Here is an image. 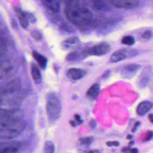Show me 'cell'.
<instances>
[{
  "instance_id": "12",
  "label": "cell",
  "mask_w": 153,
  "mask_h": 153,
  "mask_svg": "<svg viewBox=\"0 0 153 153\" xmlns=\"http://www.w3.org/2000/svg\"><path fill=\"white\" fill-rule=\"evenodd\" d=\"M86 74L84 70L78 68H70L67 72L68 76L73 80H78L82 78Z\"/></svg>"
},
{
  "instance_id": "22",
  "label": "cell",
  "mask_w": 153,
  "mask_h": 153,
  "mask_svg": "<svg viewBox=\"0 0 153 153\" xmlns=\"http://www.w3.org/2000/svg\"><path fill=\"white\" fill-rule=\"evenodd\" d=\"M149 80V74H148L147 72H145V71H143V72L140 76V78L139 79V85L140 87H145L148 83Z\"/></svg>"
},
{
  "instance_id": "14",
  "label": "cell",
  "mask_w": 153,
  "mask_h": 153,
  "mask_svg": "<svg viewBox=\"0 0 153 153\" xmlns=\"http://www.w3.org/2000/svg\"><path fill=\"white\" fill-rule=\"evenodd\" d=\"M87 49L81 51L80 52L78 51H75L70 53L66 56V60L68 61H76L81 59L82 57H85L88 56Z\"/></svg>"
},
{
  "instance_id": "17",
  "label": "cell",
  "mask_w": 153,
  "mask_h": 153,
  "mask_svg": "<svg viewBox=\"0 0 153 153\" xmlns=\"http://www.w3.org/2000/svg\"><path fill=\"white\" fill-rule=\"evenodd\" d=\"M30 71H31L32 77L34 82L36 84H39L42 81L41 75L38 67L35 63L31 64Z\"/></svg>"
},
{
  "instance_id": "8",
  "label": "cell",
  "mask_w": 153,
  "mask_h": 153,
  "mask_svg": "<svg viewBox=\"0 0 153 153\" xmlns=\"http://www.w3.org/2000/svg\"><path fill=\"white\" fill-rule=\"evenodd\" d=\"M137 54L136 50H118L112 54L109 61L111 63L117 62L126 59L128 56H134Z\"/></svg>"
},
{
  "instance_id": "18",
  "label": "cell",
  "mask_w": 153,
  "mask_h": 153,
  "mask_svg": "<svg viewBox=\"0 0 153 153\" xmlns=\"http://www.w3.org/2000/svg\"><path fill=\"white\" fill-rule=\"evenodd\" d=\"M100 93V86L98 84H93L87 91V96L92 100L96 99Z\"/></svg>"
},
{
  "instance_id": "28",
  "label": "cell",
  "mask_w": 153,
  "mask_h": 153,
  "mask_svg": "<svg viewBox=\"0 0 153 153\" xmlns=\"http://www.w3.org/2000/svg\"><path fill=\"white\" fill-rule=\"evenodd\" d=\"M151 35H152V33H151V31L146 30L142 33L141 36L143 39H149L151 37Z\"/></svg>"
},
{
  "instance_id": "9",
  "label": "cell",
  "mask_w": 153,
  "mask_h": 153,
  "mask_svg": "<svg viewBox=\"0 0 153 153\" xmlns=\"http://www.w3.org/2000/svg\"><path fill=\"white\" fill-rule=\"evenodd\" d=\"M111 4L118 8H124L127 9L136 7L139 2L137 0H109Z\"/></svg>"
},
{
  "instance_id": "19",
  "label": "cell",
  "mask_w": 153,
  "mask_h": 153,
  "mask_svg": "<svg viewBox=\"0 0 153 153\" xmlns=\"http://www.w3.org/2000/svg\"><path fill=\"white\" fill-rule=\"evenodd\" d=\"M79 43V40L77 37L69 38L62 42V46L66 49H70L76 47Z\"/></svg>"
},
{
  "instance_id": "20",
  "label": "cell",
  "mask_w": 153,
  "mask_h": 153,
  "mask_svg": "<svg viewBox=\"0 0 153 153\" xmlns=\"http://www.w3.org/2000/svg\"><path fill=\"white\" fill-rule=\"evenodd\" d=\"M44 6L52 11L58 12L59 11V5L56 0H41Z\"/></svg>"
},
{
  "instance_id": "33",
  "label": "cell",
  "mask_w": 153,
  "mask_h": 153,
  "mask_svg": "<svg viewBox=\"0 0 153 153\" xmlns=\"http://www.w3.org/2000/svg\"><path fill=\"white\" fill-rule=\"evenodd\" d=\"M90 127H92V128L95 127V126H96V122H95V121H94V120H92L90 121Z\"/></svg>"
},
{
  "instance_id": "32",
  "label": "cell",
  "mask_w": 153,
  "mask_h": 153,
  "mask_svg": "<svg viewBox=\"0 0 153 153\" xmlns=\"http://www.w3.org/2000/svg\"><path fill=\"white\" fill-rule=\"evenodd\" d=\"M109 74H110V71H106L103 75H102V78H106V77H108V76H109Z\"/></svg>"
},
{
  "instance_id": "2",
  "label": "cell",
  "mask_w": 153,
  "mask_h": 153,
  "mask_svg": "<svg viewBox=\"0 0 153 153\" xmlns=\"http://www.w3.org/2000/svg\"><path fill=\"white\" fill-rule=\"evenodd\" d=\"M61 109V103L58 96L54 93H48L45 98V110L50 123H54L59 119Z\"/></svg>"
},
{
  "instance_id": "5",
  "label": "cell",
  "mask_w": 153,
  "mask_h": 153,
  "mask_svg": "<svg viewBox=\"0 0 153 153\" xmlns=\"http://www.w3.org/2000/svg\"><path fill=\"white\" fill-rule=\"evenodd\" d=\"M20 84L19 79L14 78L5 83L1 88V97H4L19 91Z\"/></svg>"
},
{
  "instance_id": "10",
  "label": "cell",
  "mask_w": 153,
  "mask_h": 153,
  "mask_svg": "<svg viewBox=\"0 0 153 153\" xmlns=\"http://www.w3.org/2000/svg\"><path fill=\"white\" fill-rule=\"evenodd\" d=\"M19 149V143L17 142H7L2 143L1 145V153L16 152Z\"/></svg>"
},
{
  "instance_id": "6",
  "label": "cell",
  "mask_w": 153,
  "mask_h": 153,
  "mask_svg": "<svg viewBox=\"0 0 153 153\" xmlns=\"http://www.w3.org/2000/svg\"><path fill=\"white\" fill-rule=\"evenodd\" d=\"M16 70L14 62L9 59L4 60V62H1V78L9 77L13 75Z\"/></svg>"
},
{
  "instance_id": "1",
  "label": "cell",
  "mask_w": 153,
  "mask_h": 153,
  "mask_svg": "<svg viewBox=\"0 0 153 153\" xmlns=\"http://www.w3.org/2000/svg\"><path fill=\"white\" fill-rule=\"evenodd\" d=\"M65 13L68 19L78 26H85L92 20V14L88 9L75 4L68 5Z\"/></svg>"
},
{
  "instance_id": "16",
  "label": "cell",
  "mask_w": 153,
  "mask_h": 153,
  "mask_svg": "<svg viewBox=\"0 0 153 153\" xmlns=\"http://www.w3.org/2000/svg\"><path fill=\"white\" fill-rule=\"evenodd\" d=\"M32 56L38 63V65L41 68L45 69L46 68L47 64V59L45 56L34 50L32 51Z\"/></svg>"
},
{
  "instance_id": "29",
  "label": "cell",
  "mask_w": 153,
  "mask_h": 153,
  "mask_svg": "<svg viewBox=\"0 0 153 153\" xmlns=\"http://www.w3.org/2000/svg\"><path fill=\"white\" fill-rule=\"evenodd\" d=\"M106 145L108 146H118L120 143L117 141H109L106 142Z\"/></svg>"
},
{
  "instance_id": "27",
  "label": "cell",
  "mask_w": 153,
  "mask_h": 153,
  "mask_svg": "<svg viewBox=\"0 0 153 153\" xmlns=\"http://www.w3.org/2000/svg\"><path fill=\"white\" fill-rule=\"evenodd\" d=\"M152 137H153V131H149L146 133V134L145 137H144V139H143V142L148 141V140L152 139Z\"/></svg>"
},
{
  "instance_id": "23",
  "label": "cell",
  "mask_w": 153,
  "mask_h": 153,
  "mask_svg": "<svg viewBox=\"0 0 153 153\" xmlns=\"http://www.w3.org/2000/svg\"><path fill=\"white\" fill-rule=\"evenodd\" d=\"M44 152L48 153H53L54 152V145L52 142H45L44 146Z\"/></svg>"
},
{
  "instance_id": "7",
  "label": "cell",
  "mask_w": 153,
  "mask_h": 153,
  "mask_svg": "<svg viewBox=\"0 0 153 153\" xmlns=\"http://www.w3.org/2000/svg\"><path fill=\"white\" fill-rule=\"evenodd\" d=\"M109 50V44L106 42H102L87 49V53L88 55L91 56H102L108 53Z\"/></svg>"
},
{
  "instance_id": "3",
  "label": "cell",
  "mask_w": 153,
  "mask_h": 153,
  "mask_svg": "<svg viewBox=\"0 0 153 153\" xmlns=\"http://www.w3.org/2000/svg\"><path fill=\"white\" fill-rule=\"evenodd\" d=\"M25 123L21 120L0 126L1 139H10L17 136L25 128Z\"/></svg>"
},
{
  "instance_id": "25",
  "label": "cell",
  "mask_w": 153,
  "mask_h": 153,
  "mask_svg": "<svg viewBox=\"0 0 153 153\" xmlns=\"http://www.w3.org/2000/svg\"><path fill=\"white\" fill-rule=\"evenodd\" d=\"M93 137L92 136L81 137L79 139V143L82 145H89L93 142Z\"/></svg>"
},
{
  "instance_id": "21",
  "label": "cell",
  "mask_w": 153,
  "mask_h": 153,
  "mask_svg": "<svg viewBox=\"0 0 153 153\" xmlns=\"http://www.w3.org/2000/svg\"><path fill=\"white\" fill-rule=\"evenodd\" d=\"M16 11L18 14V18H19V20L21 26L25 29L27 28L29 24L27 13H25L22 11L20 9H19L18 10H16Z\"/></svg>"
},
{
  "instance_id": "4",
  "label": "cell",
  "mask_w": 153,
  "mask_h": 153,
  "mask_svg": "<svg viewBox=\"0 0 153 153\" xmlns=\"http://www.w3.org/2000/svg\"><path fill=\"white\" fill-rule=\"evenodd\" d=\"M0 114V126H4L10 123L20 120L23 117V112L18 109H1Z\"/></svg>"
},
{
  "instance_id": "24",
  "label": "cell",
  "mask_w": 153,
  "mask_h": 153,
  "mask_svg": "<svg viewBox=\"0 0 153 153\" xmlns=\"http://www.w3.org/2000/svg\"><path fill=\"white\" fill-rule=\"evenodd\" d=\"M135 41L134 38L130 35H127L124 36L121 39V42L123 44L127 45H131L134 44Z\"/></svg>"
},
{
  "instance_id": "15",
  "label": "cell",
  "mask_w": 153,
  "mask_h": 153,
  "mask_svg": "<svg viewBox=\"0 0 153 153\" xmlns=\"http://www.w3.org/2000/svg\"><path fill=\"white\" fill-rule=\"evenodd\" d=\"M94 7L99 10H107L109 9L111 2L109 0H91Z\"/></svg>"
},
{
  "instance_id": "30",
  "label": "cell",
  "mask_w": 153,
  "mask_h": 153,
  "mask_svg": "<svg viewBox=\"0 0 153 153\" xmlns=\"http://www.w3.org/2000/svg\"><path fill=\"white\" fill-rule=\"evenodd\" d=\"M74 120H75V121L78 124H81V123H82V121L81 119L80 116H79V115H78V114H75V115H74Z\"/></svg>"
},
{
  "instance_id": "37",
  "label": "cell",
  "mask_w": 153,
  "mask_h": 153,
  "mask_svg": "<svg viewBox=\"0 0 153 153\" xmlns=\"http://www.w3.org/2000/svg\"><path fill=\"white\" fill-rule=\"evenodd\" d=\"M132 138V136L130 135V134H128L127 136V139H131Z\"/></svg>"
},
{
  "instance_id": "11",
  "label": "cell",
  "mask_w": 153,
  "mask_h": 153,
  "mask_svg": "<svg viewBox=\"0 0 153 153\" xmlns=\"http://www.w3.org/2000/svg\"><path fill=\"white\" fill-rule=\"evenodd\" d=\"M140 68V65L137 64H129L124 66L121 71V75L126 78L133 76Z\"/></svg>"
},
{
  "instance_id": "26",
  "label": "cell",
  "mask_w": 153,
  "mask_h": 153,
  "mask_svg": "<svg viewBox=\"0 0 153 153\" xmlns=\"http://www.w3.org/2000/svg\"><path fill=\"white\" fill-rule=\"evenodd\" d=\"M30 35L33 38H34L35 39H36L37 40H40L42 38V35H41V33L39 31L36 30H32L30 32Z\"/></svg>"
},
{
  "instance_id": "36",
  "label": "cell",
  "mask_w": 153,
  "mask_h": 153,
  "mask_svg": "<svg viewBox=\"0 0 153 153\" xmlns=\"http://www.w3.org/2000/svg\"><path fill=\"white\" fill-rule=\"evenodd\" d=\"M130 151L133 153H137L138 152V150L137 148H132V149H130Z\"/></svg>"
},
{
  "instance_id": "34",
  "label": "cell",
  "mask_w": 153,
  "mask_h": 153,
  "mask_svg": "<svg viewBox=\"0 0 153 153\" xmlns=\"http://www.w3.org/2000/svg\"><path fill=\"white\" fill-rule=\"evenodd\" d=\"M148 118H149V121L153 123V114H149V116H148Z\"/></svg>"
},
{
  "instance_id": "35",
  "label": "cell",
  "mask_w": 153,
  "mask_h": 153,
  "mask_svg": "<svg viewBox=\"0 0 153 153\" xmlns=\"http://www.w3.org/2000/svg\"><path fill=\"white\" fill-rule=\"evenodd\" d=\"M70 124H71V125L72 126V127H75V126H76V121H73V120H71L70 121Z\"/></svg>"
},
{
  "instance_id": "38",
  "label": "cell",
  "mask_w": 153,
  "mask_h": 153,
  "mask_svg": "<svg viewBox=\"0 0 153 153\" xmlns=\"http://www.w3.org/2000/svg\"><path fill=\"white\" fill-rule=\"evenodd\" d=\"M90 152H99V151L97 150H94V151H90Z\"/></svg>"
},
{
  "instance_id": "13",
  "label": "cell",
  "mask_w": 153,
  "mask_h": 153,
  "mask_svg": "<svg viewBox=\"0 0 153 153\" xmlns=\"http://www.w3.org/2000/svg\"><path fill=\"white\" fill-rule=\"evenodd\" d=\"M152 103L148 101H143L139 104L136 108V112L139 115H143L146 114L152 107Z\"/></svg>"
},
{
  "instance_id": "39",
  "label": "cell",
  "mask_w": 153,
  "mask_h": 153,
  "mask_svg": "<svg viewBox=\"0 0 153 153\" xmlns=\"http://www.w3.org/2000/svg\"><path fill=\"white\" fill-rule=\"evenodd\" d=\"M133 143H134V142H133V141H131V142H130V143H130V145H133Z\"/></svg>"
},
{
  "instance_id": "31",
  "label": "cell",
  "mask_w": 153,
  "mask_h": 153,
  "mask_svg": "<svg viewBox=\"0 0 153 153\" xmlns=\"http://www.w3.org/2000/svg\"><path fill=\"white\" fill-rule=\"evenodd\" d=\"M139 124H140V122H139V121L136 122L135 124H134V126H133L132 129H131V131H132V132H134V131L137 130V127H139Z\"/></svg>"
}]
</instances>
